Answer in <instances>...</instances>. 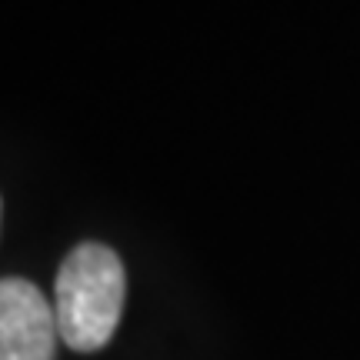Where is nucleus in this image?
<instances>
[{
  "mask_svg": "<svg viewBox=\"0 0 360 360\" xmlns=\"http://www.w3.org/2000/svg\"><path fill=\"white\" fill-rule=\"evenodd\" d=\"M127 297L124 264L107 244H77L57 274L53 314L70 350L94 354L110 344Z\"/></svg>",
  "mask_w": 360,
  "mask_h": 360,
  "instance_id": "obj_1",
  "label": "nucleus"
},
{
  "mask_svg": "<svg viewBox=\"0 0 360 360\" xmlns=\"http://www.w3.org/2000/svg\"><path fill=\"white\" fill-rule=\"evenodd\" d=\"M57 314L51 300L24 277L0 281V360H53Z\"/></svg>",
  "mask_w": 360,
  "mask_h": 360,
  "instance_id": "obj_2",
  "label": "nucleus"
}]
</instances>
